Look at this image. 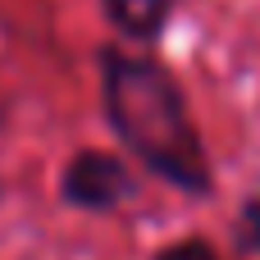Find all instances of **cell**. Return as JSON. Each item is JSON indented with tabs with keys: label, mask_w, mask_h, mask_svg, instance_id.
I'll return each instance as SVG.
<instances>
[{
	"label": "cell",
	"mask_w": 260,
	"mask_h": 260,
	"mask_svg": "<svg viewBox=\"0 0 260 260\" xmlns=\"http://www.w3.org/2000/svg\"><path fill=\"white\" fill-rule=\"evenodd\" d=\"M110 27L123 37V41H137V46H151L165 37L169 27V14H174V0H101Z\"/></svg>",
	"instance_id": "obj_3"
},
{
	"label": "cell",
	"mask_w": 260,
	"mask_h": 260,
	"mask_svg": "<svg viewBox=\"0 0 260 260\" xmlns=\"http://www.w3.org/2000/svg\"><path fill=\"white\" fill-rule=\"evenodd\" d=\"M96 73H101V110L119 146L174 192L210 197L215 165L169 64H160L146 50L110 41L96 50Z\"/></svg>",
	"instance_id": "obj_1"
},
{
	"label": "cell",
	"mask_w": 260,
	"mask_h": 260,
	"mask_svg": "<svg viewBox=\"0 0 260 260\" xmlns=\"http://www.w3.org/2000/svg\"><path fill=\"white\" fill-rule=\"evenodd\" d=\"M238 238H242L247 251L260 256V187L242 201V210H238Z\"/></svg>",
	"instance_id": "obj_5"
},
{
	"label": "cell",
	"mask_w": 260,
	"mask_h": 260,
	"mask_svg": "<svg viewBox=\"0 0 260 260\" xmlns=\"http://www.w3.org/2000/svg\"><path fill=\"white\" fill-rule=\"evenodd\" d=\"M151 260H219V251H215V242H210V238H201V233H187V238H174V242H165V247H160Z\"/></svg>",
	"instance_id": "obj_4"
},
{
	"label": "cell",
	"mask_w": 260,
	"mask_h": 260,
	"mask_svg": "<svg viewBox=\"0 0 260 260\" xmlns=\"http://www.w3.org/2000/svg\"><path fill=\"white\" fill-rule=\"evenodd\" d=\"M137 192H142V183L128 169V160L114 151H101V146L73 151L59 169V201L82 215H114Z\"/></svg>",
	"instance_id": "obj_2"
}]
</instances>
